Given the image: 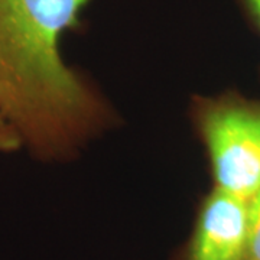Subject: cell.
Segmentation results:
<instances>
[{"instance_id":"obj_5","label":"cell","mask_w":260,"mask_h":260,"mask_svg":"<svg viewBox=\"0 0 260 260\" xmlns=\"http://www.w3.org/2000/svg\"><path fill=\"white\" fill-rule=\"evenodd\" d=\"M22 148L23 143L18 132L0 112V152H15Z\"/></svg>"},{"instance_id":"obj_1","label":"cell","mask_w":260,"mask_h":260,"mask_svg":"<svg viewBox=\"0 0 260 260\" xmlns=\"http://www.w3.org/2000/svg\"><path fill=\"white\" fill-rule=\"evenodd\" d=\"M88 3L0 0V112L41 160L73 156L109 120L102 99L59 51Z\"/></svg>"},{"instance_id":"obj_6","label":"cell","mask_w":260,"mask_h":260,"mask_svg":"<svg viewBox=\"0 0 260 260\" xmlns=\"http://www.w3.org/2000/svg\"><path fill=\"white\" fill-rule=\"evenodd\" d=\"M242 10L243 16L260 37V0H234Z\"/></svg>"},{"instance_id":"obj_4","label":"cell","mask_w":260,"mask_h":260,"mask_svg":"<svg viewBox=\"0 0 260 260\" xmlns=\"http://www.w3.org/2000/svg\"><path fill=\"white\" fill-rule=\"evenodd\" d=\"M246 260H260V188L249 200V237Z\"/></svg>"},{"instance_id":"obj_2","label":"cell","mask_w":260,"mask_h":260,"mask_svg":"<svg viewBox=\"0 0 260 260\" xmlns=\"http://www.w3.org/2000/svg\"><path fill=\"white\" fill-rule=\"evenodd\" d=\"M215 188L250 200L260 188V102L229 91L197 103Z\"/></svg>"},{"instance_id":"obj_3","label":"cell","mask_w":260,"mask_h":260,"mask_svg":"<svg viewBox=\"0 0 260 260\" xmlns=\"http://www.w3.org/2000/svg\"><path fill=\"white\" fill-rule=\"evenodd\" d=\"M249 200L214 186L178 260H246Z\"/></svg>"}]
</instances>
